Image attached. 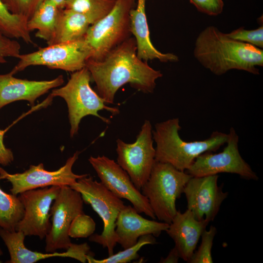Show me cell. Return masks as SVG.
<instances>
[{
    "label": "cell",
    "instance_id": "6da1fadb",
    "mask_svg": "<svg viewBox=\"0 0 263 263\" xmlns=\"http://www.w3.org/2000/svg\"><path fill=\"white\" fill-rule=\"evenodd\" d=\"M96 84L98 95L105 102L113 104L115 94L122 86L146 94L153 92L156 80L163 75L137 56L134 38L130 37L111 51L101 60L89 59L85 66Z\"/></svg>",
    "mask_w": 263,
    "mask_h": 263
},
{
    "label": "cell",
    "instance_id": "7a4b0ae2",
    "mask_svg": "<svg viewBox=\"0 0 263 263\" xmlns=\"http://www.w3.org/2000/svg\"><path fill=\"white\" fill-rule=\"evenodd\" d=\"M194 57L213 74L221 75L231 70L259 75L263 66V50L228 37L214 26H208L197 37Z\"/></svg>",
    "mask_w": 263,
    "mask_h": 263
},
{
    "label": "cell",
    "instance_id": "3957f363",
    "mask_svg": "<svg viewBox=\"0 0 263 263\" xmlns=\"http://www.w3.org/2000/svg\"><path fill=\"white\" fill-rule=\"evenodd\" d=\"M181 129L179 118L169 119L155 125L152 137L156 144L155 161L181 171H187L200 155L217 150L228 138V134L215 131L205 140L186 141L179 134Z\"/></svg>",
    "mask_w": 263,
    "mask_h": 263
},
{
    "label": "cell",
    "instance_id": "277c9868",
    "mask_svg": "<svg viewBox=\"0 0 263 263\" xmlns=\"http://www.w3.org/2000/svg\"><path fill=\"white\" fill-rule=\"evenodd\" d=\"M191 177L169 163L155 161L150 177L140 191L160 222L170 224L177 212L176 201Z\"/></svg>",
    "mask_w": 263,
    "mask_h": 263
},
{
    "label": "cell",
    "instance_id": "5b68a950",
    "mask_svg": "<svg viewBox=\"0 0 263 263\" xmlns=\"http://www.w3.org/2000/svg\"><path fill=\"white\" fill-rule=\"evenodd\" d=\"M91 79V74L85 67L73 72L67 83L54 89L50 94L52 97L63 98L67 103L71 137L77 133L79 125L84 117L94 115L109 124L110 120L100 116L98 112L105 110L113 115L119 113L117 108L105 105L104 99L92 89L90 84Z\"/></svg>",
    "mask_w": 263,
    "mask_h": 263
},
{
    "label": "cell",
    "instance_id": "8992f818",
    "mask_svg": "<svg viewBox=\"0 0 263 263\" xmlns=\"http://www.w3.org/2000/svg\"><path fill=\"white\" fill-rule=\"evenodd\" d=\"M70 187L81 194L84 203L90 205L103 221L101 234H93L89 237V241L107 248L109 256L113 254L117 244L115 222L126 206L124 202L89 175L77 179Z\"/></svg>",
    "mask_w": 263,
    "mask_h": 263
},
{
    "label": "cell",
    "instance_id": "52a82bcc",
    "mask_svg": "<svg viewBox=\"0 0 263 263\" xmlns=\"http://www.w3.org/2000/svg\"><path fill=\"white\" fill-rule=\"evenodd\" d=\"M135 0H116L111 11L89 28L83 39L89 59L101 60L113 49L131 37L130 13Z\"/></svg>",
    "mask_w": 263,
    "mask_h": 263
},
{
    "label": "cell",
    "instance_id": "ba28073f",
    "mask_svg": "<svg viewBox=\"0 0 263 263\" xmlns=\"http://www.w3.org/2000/svg\"><path fill=\"white\" fill-rule=\"evenodd\" d=\"M90 49L82 39L48 45L36 51L20 54L10 72L13 75L31 66H44L52 69L74 72L85 67L90 58Z\"/></svg>",
    "mask_w": 263,
    "mask_h": 263
},
{
    "label": "cell",
    "instance_id": "9c48e42d",
    "mask_svg": "<svg viewBox=\"0 0 263 263\" xmlns=\"http://www.w3.org/2000/svg\"><path fill=\"white\" fill-rule=\"evenodd\" d=\"M152 126L146 120L132 143L116 140L117 164L128 173L139 190L148 180L155 161Z\"/></svg>",
    "mask_w": 263,
    "mask_h": 263
},
{
    "label": "cell",
    "instance_id": "30bf717a",
    "mask_svg": "<svg viewBox=\"0 0 263 263\" xmlns=\"http://www.w3.org/2000/svg\"><path fill=\"white\" fill-rule=\"evenodd\" d=\"M239 140V136L235 129L230 128L226 146L223 150L218 153L207 152L200 155L187 172L193 177L229 173L238 174L246 180H258L257 174L240 153Z\"/></svg>",
    "mask_w": 263,
    "mask_h": 263
},
{
    "label": "cell",
    "instance_id": "8fae6325",
    "mask_svg": "<svg viewBox=\"0 0 263 263\" xmlns=\"http://www.w3.org/2000/svg\"><path fill=\"white\" fill-rule=\"evenodd\" d=\"M83 203L78 191L68 186L60 187L50 209L51 227L45 238L47 253L66 250L72 244L69 229L75 218L83 212Z\"/></svg>",
    "mask_w": 263,
    "mask_h": 263
},
{
    "label": "cell",
    "instance_id": "7c38bea8",
    "mask_svg": "<svg viewBox=\"0 0 263 263\" xmlns=\"http://www.w3.org/2000/svg\"><path fill=\"white\" fill-rule=\"evenodd\" d=\"M80 154L76 151L66 161L64 165L55 171L44 169L42 163L31 165L29 169L22 173H9L0 167V179H5L12 185L11 193L17 195L24 191L49 186H64L75 184L77 179L88 174H76L72 168Z\"/></svg>",
    "mask_w": 263,
    "mask_h": 263
},
{
    "label": "cell",
    "instance_id": "4fadbf2b",
    "mask_svg": "<svg viewBox=\"0 0 263 263\" xmlns=\"http://www.w3.org/2000/svg\"><path fill=\"white\" fill-rule=\"evenodd\" d=\"M60 187L52 186L19 193L24 214L16 230L22 232L25 236H37L41 240L45 238L51 227V207Z\"/></svg>",
    "mask_w": 263,
    "mask_h": 263
},
{
    "label": "cell",
    "instance_id": "5bb4252c",
    "mask_svg": "<svg viewBox=\"0 0 263 263\" xmlns=\"http://www.w3.org/2000/svg\"><path fill=\"white\" fill-rule=\"evenodd\" d=\"M88 161L107 189L119 198L128 200L139 213L156 219L148 199L136 188L129 175L117 163L104 155L90 156Z\"/></svg>",
    "mask_w": 263,
    "mask_h": 263
},
{
    "label": "cell",
    "instance_id": "9a60e30c",
    "mask_svg": "<svg viewBox=\"0 0 263 263\" xmlns=\"http://www.w3.org/2000/svg\"><path fill=\"white\" fill-rule=\"evenodd\" d=\"M218 175L192 176L184 187L187 209L199 221H213L228 196V192L218 186Z\"/></svg>",
    "mask_w": 263,
    "mask_h": 263
},
{
    "label": "cell",
    "instance_id": "2e32d148",
    "mask_svg": "<svg viewBox=\"0 0 263 263\" xmlns=\"http://www.w3.org/2000/svg\"><path fill=\"white\" fill-rule=\"evenodd\" d=\"M0 237L6 246L10 259L8 263H34L43 259L59 257L75 259L85 263L88 255H94L87 243L72 244L63 252L43 253L26 248L24 241L25 235L19 231H10L0 227Z\"/></svg>",
    "mask_w": 263,
    "mask_h": 263
},
{
    "label": "cell",
    "instance_id": "e0dca14e",
    "mask_svg": "<svg viewBox=\"0 0 263 263\" xmlns=\"http://www.w3.org/2000/svg\"><path fill=\"white\" fill-rule=\"evenodd\" d=\"M10 72L0 74V110L12 102L27 101L33 106L35 101L50 90L64 83L62 75L49 80H30L16 78Z\"/></svg>",
    "mask_w": 263,
    "mask_h": 263
},
{
    "label": "cell",
    "instance_id": "ac0fdd59",
    "mask_svg": "<svg viewBox=\"0 0 263 263\" xmlns=\"http://www.w3.org/2000/svg\"><path fill=\"white\" fill-rule=\"evenodd\" d=\"M139 214L133 207L128 205L118 214L115 231L117 243L124 249L134 245L142 236L150 234L158 237L169 226L166 223L147 219Z\"/></svg>",
    "mask_w": 263,
    "mask_h": 263
},
{
    "label": "cell",
    "instance_id": "d6986e66",
    "mask_svg": "<svg viewBox=\"0 0 263 263\" xmlns=\"http://www.w3.org/2000/svg\"><path fill=\"white\" fill-rule=\"evenodd\" d=\"M208 224L205 220H197L188 209L183 213L177 210L165 231L173 240L181 259L189 261Z\"/></svg>",
    "mask_w": 263,
    "mask_h": 263
},
{
    "label": "cell",
    "instance_id": "ffe728a7",
    "mask_svg": "<svg viewBox=\"0 0 263 263\" xmlns=\"http://www.w3.org/2000/svg\"><path fill=\"white\" fill-rule=\"evenodd\" d=\"M146 0H137L135 8L130 13V29L137 47V56L144 61L157 59L162 62H176L178 56L172 53H163L152 44L145 12Z\"/></svg>",
    "mask_w": 263,
    "mask_h": 263
},
{
    "label": "cell",
    "instance_id": "44dd1931",
    "mask_svg": "<svg viewBox=\"0 0 263 263\" xmlns=\"http://www.w3.org/2000/svg\"><path fill=\"white\" fill-rule=\"evenodd\" d=\"M92 24L84 14L64 8L60 10L56 29L48 45L82 39Z\"/></svg>",
    "mask_w": 263,
    "mask_h": 263
},
{
    "label": "cell",
    "instance_id": "7402d4cb",
    "mask_svg": "<svg viewBox=\"0 0 263 263\" xmlns=\"http://www.w3.org/2000/svg\"><path fill=\"white\" fill-rule=\"evenodd\" d=\"M60 9L49 0H43L27 21L28 30H37L36 37L47 42L55 32Z\"/></svg>",
    "mask_w": 263,
    "mask_h": 263
},
{
    "label": "cell",
    "instance_id": "603a6c76",
    "mask_svg": "<svg viewBox=\"0 0 263 263\" xmlns=\"http://www.w3.org/2000/svg\"><path fill=\"white\" fill-rule=\"evenodd\" d=\"M27 21L25 18L11 13L0 0V32L10 38L21 39L27 44H34Z\"/></svg>",
    "mask_w": 263,
    "mask_h": 263
},
{
    "label": "cell",
    "instance_id": "cb8c5ba5",
    "mask_svg": "<svg viewBox=\"0 0 263 263\" xmlns=\"http://www.w3.org/2000/svg\"><path fill=\"white\" fill-rule=\"evenodd\" d=\"M23 214L24 207L18 196L4 192L0 187V227L16 231Z\"/></svg>",
    "mask_w": 263,
    "mask_h": 263
},
{
    "label": "cell",
    "instance_id": "d4e9b609",
    "mask_svg": "<svg viewBox=\"0 0 263 263\" xmlns=\"http://www.w3.org/2000/svg\"><path fill=\"white\" fill-rule=\"evenodd\" d=\"M116 0H68L64 8L86 16L92 24L108 14Z\"/></svg>",
    "mask_w": 263,
    "mask_h": 263
},
{
    "label": "cell",
    "instance_id": "484cf974",
    "mask_svg": "<svg viewBox=\"0 0 263 263\" xmlns=\"http://www.w3.org/2000/svg\"><path fill=\"white\" fill-rule=\"evenodd\" d=\"M156 244V239L152 235H145L141 236L137 242L133 246L124 249L116 254L109 256L107 258L97 260L94 256L88 255L87 262L89 263H127L139 258L138 252L142 246L148 244Z\"/></svg>",
    "mask_w": 263,
    "mask_h": 263
},
{
    "label": "cell",
    "instance_id": "4316f807",
    "mask_svg": "<svg viewBox=\"0 0 263 263\" xmlns=\"http://www.w3.org/2000/svg\"><path fill=\"white\" fill-rule=\"evenodd\" d=\"M217 232L216 228L211 225L208 230L205 229L201 235V242L197 251H194L188 262L189 263H212L211 250Z\"/></svg>",
    "mask_w": 263,
    "mask_h": 263
},
{
    "label": "cell",
    "instance_id": "83f0119b",
    "mask_svg": "<svg viewBox=\"0 0 263 263\" xmlns=\"http://www.w3.org/2000/svg\"><path fill=\"white\" fill-rule=\"evenodd\" d=\"M95 227L96 224L93 218L83 212L73 220L69 235L73 238H88L94 234Z\"/></svg>",
    "mask_w": 263,
    "mask_h": 263
},
{
    "label": "cell",
    "instance_id": "f1b7e54d",
    "mask_svg": "<svg viewBox=\"0 0 263 263\" xmlns=\"http://www.w3.org/2000/svg\"><path fill=\"white\" fill-rule=\"evenodd\" d=\"M230 38L247 43L260 49L263 48V26L253 30H246L240 27L226 33Z\"/></svg>",
    "mask_w": 263,
    "mask_h": 263
},
{
    "label": "cell",
    "instance_id": "f546056e",
    "mask_svg": "<svg viewBox=\"0 0 263 263\" xmlns=\"http://www.w3.org/2000/svg\"><path fill=\"white\" fill-rule=\"evenodd\" d=\"M43 0H1L12 14L28 19Z\"/></svg>",
    "mask_w": 263,
    "mask_h": 263
},
{
    "label": "cell",
    "instance_id": "4dcf8cb0",
    "mask_svg": "<svg viewBox=\"0 0 263 263\" xmlns=\"http://www.w3.org/2000/svg\"><path fill=\"white\" fill-rule=\"evenodd\" d=\"M20 43L0 32V64L6 62L7 57L18 58L20 54Z\"/></svg>",
    "mask_w": 263,
    "mask_h": 263
},
{
    "label": "cell",
    "instance_id": "1f68e13d",
    "mask_svg": "<svg viewBox=\"0 0 263 263\" xmlns=\"http://www.w3.org/2000/svg\"><path fill=\"white\" fill-rule=\"evenodd\" d=\"M201 13L215 16L222 13L224 9L223 0H188Z\"/></svg>",
    "mask_w": 263,
    "mask_h": 263
},
{
    "label": "cell",
    "instance_id": "d6a6232c",
    "mask_svg": "<svg viewBox=\"0 0 263 263\" xmlns=\"http://www.w3.org/2000/svg\"><path fill=\"white\" fill-rule=\"evenodd\" d=\"M5 131L0 130V164L6 166L14 160V155L12 150L7 148L3 143Z\"/></svg>",
    "mask_w": 263,
    "mask_h": 263
},
{
    "label": "cell",
    "instance_id": "836d02e7",
    "mask_svg": "<svg viewBox=\"0 0 263 263\" xmlns=\"http://www.w3.org/2000/svg\"><path fill=\"white\" fill-rule=\"evenodd\" d=\"M180 258L177 250L173 247L170 250L168 256L165 258H162L159 262L162 263H177Z\"/></svg>",
    "mask_w": 263,
    "mask_h": 263
},
{
    "label": "cell",
    "instance_id": "e575fe53",
    "mask_svg": "<svg viewBox=\"0 0 263 263\" xmlns=\"http://www.w3.org/2000/svg\"><path fill=\"white\" fill-rule=\"evenodd\" d=\"M55 3L59 9H64L68 0H49Z\"/></svg>",
    "mask_w": 263,
    "mask_h": 263
},
{
    "label": "cell",
    "instance_id": "d590c367",
    "mask_svg": "<svg viewBox=\"0 0 263 263\" xmlns=\"http://www.w3.org/2000/svg\"><path fill=\"white\" fill-rule=\"evenodd\" d=\"M2 254V251L1 249V248H0V256ZM0 263H1V261L0 260Z\"/></svg>",
    "mask_w": 263,
    "mask_h": 263
}]
</instances>
